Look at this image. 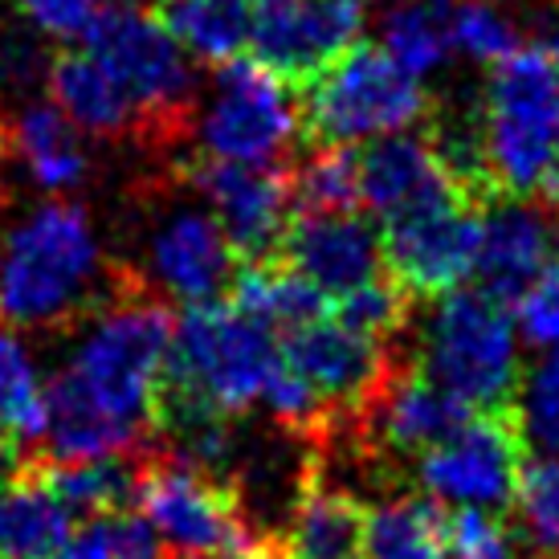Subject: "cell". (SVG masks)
Wrapping results in <instances>:
<instances>
[{
  "mask_svg": "<svg viewBox=\"0 0 559 559\" xmlns=\"http://www.w3.org/2000/svg\"><path fill=\"white\" fill-rule=\"evenodd\" d=\"M103 241L86 209L66 197L33 204L0 234V323L66 326L91 319L103 302Z\"/></svg>",
  "mask_w": 559,
  "mask_h": 559,
  "instance_id": "6da1fadb",
  "label": "cell"
},
{
  "mask_svg": "<svg viewBox=\"0 0 559 559\" xmlns=\"http://www.w3.org/2000/svg\"><path fill=\"white\" fill-rule=\"evenodd\" d=\"M282 364V340L234 302H204L176 314L168 372L156 404V433L201 417H237L265 396Z\"/></svg>",
  "mask_w": 559,
  "mask_h": 559,
  "instance_id": "7a4b0ae2",
  "label": "cell"
},
{
  "mask_svg": "<svg viewBox=\"0 0 559 559\" xmlns=\"http://www.w3.org/2000/svg\"><path fill=\"white\" fill-rule=\"evenodd\" d=\"M176 314L147 290H119L86 319L66 364V380L107 420L143 437L156 429Z\"/></svg>",
  "mask_w": 559,
  "mask_h": 559,
  "instance_id": "3957f363",
  "label": "cell"
},
{
  "mask_svg": "<svg viewBox=\"0 0 559 559\" xmlns=\"http://www.w3.org/2000/svg\"><path fill=\"white\" fill-rule=\"evenodd\" d=\"M481 147L498 197H531L559 164V62L531 46L490 66Z\"/></svg>",
  "mask_w": 559,
  "mask_h": 559,
  "instance_id": "277c9868",
  "label": "cell"
},
{
  "mask_svg": "<svg viewBox=\"0 0 559 559\" xmlns=\"http://www.w3.org/2000/svg\"><path fill=\"white\" fill-rule=\"evenodd\" d=\"M417 368L474 413H507L523 380L507 307L481 290L437 298L420 335Z\"/></svg>",
  "mask_w": 559,
  "mask_h": 559,
  "instance_id": "5b68a950",
  "label": "cell"
},
{
  "mask_svg": "<svg viewBox=\"0 0 559 559\" xmlns=\"http://www.w3.org/2000/svg\"><path fill=\"white\" fill-rule=\"evenodd\" d=\"M82 49L123 86L135 103L143 127H156L168 135L171 127L192 119L197 103V74L185 46L171 37L156 9H143L131 0L107 4L82 33Z\"/></svg>",
  "mask_w": 559,
  "mask_h": 559,
  "instance_id": "8992f818",
  "label": "cell"
},
{
  "mask_svg": "<svg viewBox=\"0 0 559 559\" xmlns=\"http://www.w3.org/2000/svg\"><path fill=\"white\" fill-rule=\"evenodd\" d=\"M425 110L429 94L413 74H404L380 46H356L307 86L302 119L319 147H347L401 135Z\"/></svg>",
  "mask_w": 559,
  "mask_h": 559,
  "instance_id": "52a82bcc",
  "label": "cell"
},
{
  "mask_svg": "<svg viewBox=\"0 0 559 559\" xmlns=\"http://www.w3.org/2000/svg\"><path fill=\"white\" fill-rule=\"evenodd\" d=\"M201 159L274 168L298 140V107L286 82L253 58L217 66L209 94L192 110Z\"/></svg>",
  "mask_w": 559,
  "mask_h": 559,
  "instance_id": "ba28073f",
  "label": "cell"
},
{
  "mask_svg": "<svg viewBox=\"0 0 559 559\" xmlns=\"http://www.w3.org/2000/svg\"><path fill=\"white\" fill-rule=\"evenodd\" d=\"M140 511L176 559L221 556L258 544L234 486L171 450L143 457Z\"/></svg>",
  "mask_w": 559,
  "mask_h": 559,
  "instance_id": "9c48e42d",
  "label": "cell"
},
{
  "mask_svg": "<svg viewBox=\"0 0 559 559\" xmlns=\"http://www.w3.org/2000/svg\"><path fill=\"white\" fill-rule=\"evenodd\" d=\"M523 433L514 413H474L450 437L420 453L413 462V478L433 502H450L453 511H507L514 507L523 478Z\"/></svg>",
  "mask_w": 559,
  "mask_h": 559,
  "instance_id": "30bf717a",
  "label": "cell"
},
{
  "mask_svg": "<svg viewBox=\"0 0 559 559\" xmlns=\"http://www.w3.org/2000/svg\"><path fill=\"white\" fill-rule=\"evenodd\" d=\"M481 209L469 197L425 204L384 221V270L413 298H445L474 274L481 241Z\"/></svg>",
  "mask_w": 559,
  "mask_h": 559,
  "instance_id": "8fae6325",
  "label": "cell"
},
{
  "mask_svg": "<svg viewBox=\"0 0 559 559\" xmlns=\"http://www.w3.org/2000/svg\"><path fill=\"white\" fill-rule=\"evenodd\" d=\"M364 0H253L249 53L286 86H311L359 46Z\"/></svg>",
  "mask_w": 559,
  "mask_h": 559,
  "instance_id": "7c38bea8",
  "label": "cell"
},
{
  "mask_svg": "<svg viewBox=\"0 0 559 559\" xmlns=\"http://www.w3.org/2000/svg\"><path fill=\"white\" fill-rule=\"evenodd\" d=\"M143 270L147 282L185 307L217 302L225 286H234V246L225 241L209 204L192 192L164 197L143 221Z\"/></svg>",
  "mask_w": 559,
  "mask_h": 559,
  "instance_id": "4fadbf2b",
  "label": "cell"
},
{
  "mask_svg": "<svg viewBox=\"0 0 559 559\" xmlns=\"http://www.w3.org/2000/svg\"><path fill=\"white\" fill-rule=\"evenodd\" d=\"M282 364L323 401L335 420H359L396 372L389 347L340 319H314L282 335Z\"/></svg>",
  "mask_w": 559,
  "mask_h": 559,
  "instance_id": "5bb4252c",
  "label": "cell"
},
{
  "mask_svg": "<svg viewBox=\"0 0 559 559\" xmlns=\"http://www.w3.org/2000/svg\"><path fill=\"white\" fill-rule=\"evenodd\" d=\"M188 188L209 204L225 241L246 262H270L286 241L295 188L290 176L265 164H221L197 159L185 171Z\"/></svg>",
  "mask_w": 559,
  "mask_h": 559,
  "instance_id": "9a60e30c",
  "label": "cell"
},
{
  "mask_svg": "<svg viewBox=\"0 0 559 559\" xmlns=\"http://www.w3.org/2000/svg\"><path fill=\"white\" fill-rule=\"evenodd\" d=\"M559 209L531 197H498L481 209L474 278L495 302H519L539 282L559 249Z\"/></svg>",
  "mask_w": 559,
  "mask_h": 559,
  "instance_id": "2e32d148",
  "label": "cell"
},
{
  "mask_svg": "<svg viewBox=\"0 0 559 559\" xmlns=\"http://www.w3.org/2000/svg\"><path fill=\"white\" fill-rule=\"evenodd\" d=\"M278 253L295 274L335 302L389 274L384 241L356 213H302L290 221Z\"/></svg>",
  "mask_w": 559,
  "mask_h": 559,
  "instance_id": "e0dca14e",
  "label": "cell"
},
{
  "mask_svg": "<svg viewBox=\"0 0 559 559\" xmlns=\"http://www.w3.org/2000/svg\"><path fill=\"white\" fill-rule=\"evenodd\" d=\"M469 417H474V408H466L445 389H437L413 364V368H396L389 376V384L380 389L372 408L359 417V425L376 453H396V457L417 462L420 453L450 441Z\"/></svg>",
  "mask_w": 559,
  "mask_h": 559,
  "instance_id": "ac0fdd59",
  "label": "cell"
},
{
  "mask_svg": "<svg viewBox=\"0 0 559 559\" xmlns=\"http://www.w3.org/2000/svg\"><path fill=\"white\" fill-rule=\"evenodd\" d=\"M359 180H364V204L384 221L450 197H469L441 164L433 143L417 135H384L368 143L359 152Z\"/></svg>",
  "mask_w": 559,
  "mask_h": 559,
  "instance_id": "d6986e66",
  "label": "cell"
},
{
  "mask_svg": "<svg viewBox=\"0 0 559 559\" xmlns=\"http://www.w3.org/2000/svg\"><path fill=\"white\" fill-rule=\"evenodd\" d=\"M0 143H4V156L25 171V180L53 197L82 188L86 171H91L82 131L53 103L16 107L13 119L0 123Z\"/></svg>",
  "mask_w": 559,
  "mask_h": 559,
  "instance_id": "ffe728a7",
  "label": "cell"
},
{
  "mask_svg": "<svg viewBox=\"0 0 559 559\" xmlns=\"http://www.w3.org/2000/svg\"><path fill=\"white\" fill-rule=\"evenodd\" d=\"M46 91L53 94V107L86 135L123 140V135L143 127L135 103L127 98L123 86L110 79L86 49H66V53L53 58Z\"/></svg>",
  "mask_w": 559,
  "mask_h": 559,
  "instance_id": "44dd1931",
  "label": "cell"
},
{
  "mask_svg": "<svg viewBox=\"0 0 559 559\" xmlns=\"http://www.w3.org/2000/svg\"><path fill=\"white\" fill-rule=\"evenodd\" d=\"M364 527L368 511L359 498L314 478L278 544L286 559H364Z\"/></svg>",
  "mask_w": 559,
  "mask_h": 559,
  "instance_id": "7402d4cb",
  "label": "cell"
},
{
  "mask_svg": "<svg viewBox=\"0 0 559 559\" xmlns=\"http://www.w3.org/2000/svg\"><path fill=\"white\" fill-rule=\"evenodd\" d=\"M29 469L46 481V490L62 498L70 514H123L140 502L143 457L115 453V457H94V462H49L33 457Z\"/></svg>",
  "mask_w": 559,
  "mask_h": 559,
  "instance_id": "603a6c76",
  "label": "cell"
},
{
  "mask_svg": "<svg viewBox=\"0 0 559 559\" xmlns=\"http://www.w3.org/2000/svg\"><path fill=\"white\" fill-rule=\"evenodd\" d=\"M74 535V514L33 469L0 490V559H53Z\"/></svg>",
  "mask_w": 559,
  "mask_h": 559,
  "instance_id": "cb8c5ba5",
  "label": "cell"
},
{
  "mask_svg": "<svg viewBox=\"0 0 559 559\" xmlns=\"http://www.w3.org/2000/svg\"><path fill=\"white\" fill-rule=\"evenodd\" d=\"M441 502L429 495H392L368 507L364 559H450Z\"/></svg>",
  "mask_w": 559,
  "mask_h": 559,
  "instance_id": "d4e9b609",
  "label": "cell"
},
{
  "mask_svg": "<svg viewBox=\"0 0 559 559\" xmlns=\"http://www.w3.org/2000/svg\"><path fill=\"white\" fill-rule=\"evenodd\" d=\"M253 0H164V25L185 46L188 58L209 66L237 62L249 46Z\"/></svg>",
  "mask_w": 559,
  "mask_h": 559,
  "instance_id": "484cf974",
  "label": "cell"
},
{
  "mask_svg": "<svg viewBox=\"0 0 559 559\" xmlns=\"http://www.w3.org/2000/svg\"><path fill=\"white\" fill-rule=\"evenodd\" d=\"M229 302L274 331H295V326L314 323V319H323L326 307V298L286 262H249L246 270H237Z\"/></svg>",
  "mask_w": 559,
  "mask_h": 559,
  "instance_id": "4316f807",
  "label": "cell"
},
{
  "mask_svg": "<svg viewBox=\"0 0 559 559\" xmlns=\"http://www.w3.org/2000/svg\"><path fill=\"white\" fill-rule=\"evenodd\" d=\"M380 49L417 82L437 74L453 53V13L441 0H396L380 16Z\"/></svg>",
  "mask_w": 559,
  "mask_h": 559,
  "instance_id": "83f0119b",
  "label": "cell"
},
{
  "mask_svg": "<svg viewBox=\"0 0 559 559\" xmlns=\"http://www.w3.org/2000/svg\"><path fill=\"white\" fill-rule=\"evenodd\" d=\"M0 429L16 441L46 437V380L25 340L9 323H0Z\"/></svg>",
  "mask_w": 559,
  "mask_h": 559,
  "instance_id": "f1b7e54d",
  "label": "cell"
},
{
  "mask_svg": "<svg viewBox=\"0 0 559 559\" xmlns=\"http://www.w3.org/2000/svg\"><path fill=\"white\" fill-rule=\"evenodd\" d=\"M290 188H295V204L302 213H356V204L364 201L359 152L319 147L290 176Z\"/></svg>",
  "mask_w": 559,
  "mask_h": 559,
  "instance_id": "f546056e",
  "label": "cell"
},
{
  "mask_svg": "<svg viewBox=\"0 0 559 559\" xmlns=\"http://www.w3.org/2000/svg\"><path fill=\"white\" fill-rule=\"evenodd\" d=\"M511 413L531 457H559V347L523 372Z\"/></svg>",
  "mask_w": 559,
  "mask_h": 559,
  "instance_id": "4dcf8cb0",
  "label": "cell"
},
{
  "mask_svg": "<svg viewBox=\"0 0 559 559\" xmlns=\"http://www.w3.org/2000/svg\"><path fill=\"white\" fill-rule=\"evenodd\" d=\"M53 559H171L152 523L135 511L98 514L74 527L70 544Z\"/></svg>",
  "mask_w": 559,
  "mask_h": 559,
  "instance_id": "1f68e13d",
  "label": "cell"
},
{
  "mask_svg": "<svg viewBox=\"0 0 559 559\" xmlns=\"http://www.w3.org/2000/svg\"><path fill=\"white\" fill-rule=\"evenodd\" d=\"M408 314H413V295L404 286H396L389 274L335 302V319L343 326H352L359 335H372L380 343L401 335L404 326H408Z\"/></svg>",
  "mask_w": 559,
  "mask_h": 559,
  "instance_id": "d6a6232c",
  "label": "cell"
},
{
  "mask_svg": "<svg viewBox=\"0 0 559 559\" xmlns=\"http://www.w3.org/2000/svg\"><path fill=\"white\" fill-rule=\"evenodd\" d=\"M53 58L46 46V33H37L29 21H13L0 29V94L16 98L25 107L33 91L49 86Z\"/></svg>",
  "mask_w": 559,
  "mask_h": 559,
  "instance_id": "836d02e7",
  "label": "cell"
},
{
  "mask_svg": "<svg viewBox=\"0 0 559 559\" xmlns=\"http://www.w3.org/2000/svg\"><path fill=\"white\" fill-rule=\"evenodd\" d=\"M531 544L547 559L559 556V457H531L514 495Z\"/></svg>",
  "mask_w": 559,
  "mask_h": 559,
  "instance_id": "e575fe53",
  "label": "cell"
},
{
  "mask_svg": "<svg viewBox=\"0 0 559 559\" xmlns=\"http://www.w3.org/2000/svg\"><path fill=\"white\" fill-rule=\"evenodd\" d=\"M453 46L474 62L498 66L519 53V25L495 0H462L453 13Z\"/></svg>",
  "mask_w": 559,
  "mask_h": 559,
  "instance_id": "d590c367",
  "label": "cell"
},
{
  "mask_svg": "<svg viewBox=\"0 0 559 559\" xmlns=\"http://www.w3.org/2000/svg\"><path fill=\"white\" fill-rule=\"evenodd\" d=\"M445 539H450V559H514L511 531L490 511H450Z\"/></svg>",
  "mask_w": 559,
  "mask_h": 559,
  "instance_id": "8d00e7d4",
  "label": "cell"
},
{
  "mask_svg": "<svg viewBox=\"0 0 559 559\" xmlns=\"http://www.w3.org/2000/svg\"><path fill=\"white\" fill-rule=\"evenodd\" d=\"M514 311H519V331L531 347H544V352L559 347V249L539 282L514 302Z\"/></svg>",
  "mask_w": 559,
  "mask_h": 559,
  "instance_id": "74e56055",
  "label": "cell"
},
{
  "mask_svg": "<svg viewBox=\"0 0 559 559\" xmlns=\"http://www.w3.org/2000/svg\"><path fill=\"white\" fill-rule=\"evenodd\" d=\"M16 4H21V16L33 29L58 37V41L82 37L91 29L94 16L107 9V0H16Z\"/></svg>",
  "mask_w": 559,
  "mask_h": 559,
  "instance_id": "f35d334b",
  "label": "cell"
},
{
  "mask_svg": "<svg viewBox=\"0 0 559 559\" xmlns=\"http://www.w3.org/2000/svg\"><path fill=\"white\" fill-rule=\"evenodd\" d=\"M29 462L33 457H25V441H16L13 433H4V429H0V490H4V486H13L16 478H25Z\"/></svg>",
  "mask_w": 559,
  "mask_h": 559,
  "instance_id": "ab89813d",
  "label": "cell"
},
{
  "mask_svg": "<svg viewBox=\"0 0 559 559\" xmlns=\"http://www.w3.org/2000/svg\"><path fill=\"white\" fill-rule=\"evenodd\" d=\"M201 559H286V551H282L278 539H258V544L237 547V551H221V556H201Z\"/></svg>",
  "mask_w": 559,
  "mask_h": 559,
  "instance_id": "60d3db41",
  "label": "cell"
}]
</instances>
